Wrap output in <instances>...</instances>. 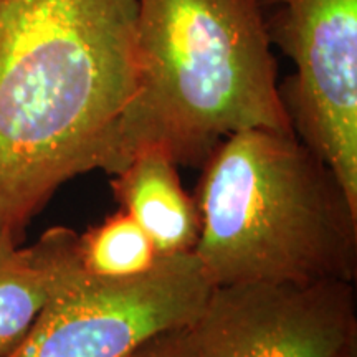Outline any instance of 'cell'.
I'll list each match as a JSON object with an SVG mask.
<instances>
[{
  "label": "cell",
  "instance_id": "1",
  "mask_svg": "<svg viewBox=\"0 0 357 357\" xmlns=\"http://www.w3.org/2000/svg\"><path fill=\"white\" fill-rule=\"evenodd\" d=\"M137 0H0V235L79 174L114 176Z\"/></svg>",
  "mask_w": 357,
  "mask_h": 357
},
{
  "label": "cell",
  "instance_id": "2",
  "mask_svg": "<svg viewBox=\"0 0 357 357\" xmlns=\"http://www.w3.org/2000/svg\"><path fill=\"white\" fill-rule=\"evenodd\" d=\"M271 45L263 0H137L136 93L114 174L144 149L202 167L235 132H294Z\"/></svg>",
  "mask_w": 357,
  "mask_h": 357
},
{
  "label": "cell",
  "instance_id": "3",
  "mask_svg": "<svg viewBox=\"0 0 357 357\" xmlns=\"http://www.w3.org/2000/svg\"><path fill=\"white\" fill-rule=\"evenodd\" d=\"M194 253L213 288L357 278V204L294 132L245 129L202 166Z\"/></svg>",
  "mask_w": 357,
  "mask_h": 357
},
{
  "label": "cell",
  "instance_id": "4",
  "mask_svg": "<svg viewBox=\"0 0 357 357\" xmlns=\"http://www.w3.org/2000/svg\"><path fill=\"white\" fill-rule=\"evenodd\" d=\"M212 288L194 252L160 257L128 278H98L79 266L8 357H126L194 324Z\"/></svg>",
  "mask_w": 357,
  "mask_h": 357
},
{
  "label": "cell",
  "instance_id": "5",
  "mask_svg": "<svg viewBox=\"0 0 357 357\" xmlns=\"http://www.w3.org/2000/svg\"><path fill=\"white\" fill-rule=\"evenodd\" d=\"M266 29L294 65L278 84L300 141L357 204V0H263Z\"/></svg>",
  "mask_w": 357,
  "mask_h": 357
},
{
  "label": "cell",
  "instance_id": "6",
  "mask_svg": "<svg viewBox=\"0 0 357 357\" xmlns=\"http://www.w3.org/2000/svg\"><path fill=\"white\" fill-rule=\"evenodd\" d=\"M351 281L212 288L190 326L195 357H351L357 354Z\"/></svg>",
  "mask_w": 357,
  "mask_h": 357
},
{
  "label": "cell",
  "instance_id": "7",
  "mask_svg": "<svg viewBox=\"0 0 357 357\" xmlns=\"http://www.w3.org/2000/svg\"><path fill=\"white\" fill-rule=\"evenodd\" d=\"M78 268L73 230L53 227L30 247L0 235V357L19 349L47 303Z\"/></svg>",
  "mask_w": 357,
  "mask_h": 357
},
{
  "label": "cell",
  "instance_id": "8",
  "mask_svg": "<svg viewBox=\"0 0 357 357\" xmlns=\"http://www.w3.org/2000/svg\"><path fill=\"white\" fill-rule=\"evenodd\" d=\"M114 197L154 243L159 257L194 252L200 235L195 200L181 184L177 166L158 149H144L114 174Z\"/></svg>",
  "mask_w": 357,
  "mask_h": 357
},
{
  "label": "cell",
  "instance_id": "9",
  "mask_svg": "<svg viewBox=\"0 0 357 357\" xmlns=\"http://www.w3.org/2000/svg\"><path fill=\"white\" fill-rule=\"evenodd\" d=\"M78 258L84 273L98 278H128L144 273L160 257L146 231L121 208L78 235Z\"/></svg>",
  "mask_w": 357,
  "mask_h": 357
},
{
  "label": "cell",
  "instance_id": "10",
  "mask_svg": "<svg viewBox=\"0 0 357 357\" xmlns=\"http://www.w3.org/2000/svg\"><path fill=\"white\" fill-rule=\"evenodd\" d=\"M126 357H195L190 326L155 336Z\"/></svg>",
  "mask_w": 357,
  "mask_h": 357
},
{
  "label": "cell",
  "instance_id": "11",
  "mask_svg": "<svg viewBox=\"0 0 357 357\" xmlns=\"http://www.w3.org/2000/svg\"><path fill=\"white\" fill-rule=\"evenodd\" d=\"M351 357H357V354L356 356H351Z\"/></svg>",
  "mask_w": 357,
  "mask_h": 357
}]
</instances>
